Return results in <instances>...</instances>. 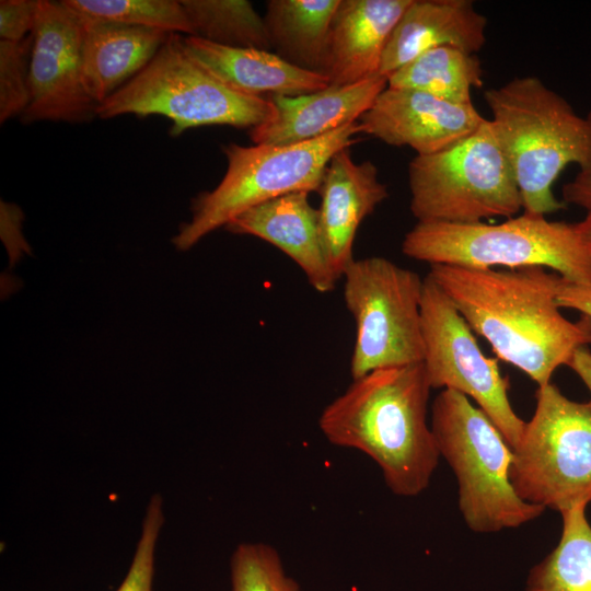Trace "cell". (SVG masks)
I'll return each instance as SVG.
<instances>
[{
	"instance_id": "obj_21",
	"label": "cell",
	"mask_w": 591,
	"mask_h": 591,
	"mask_svg": "<svg viewBox=\"0 0 591 591\" xmlns=\"http://www.w3.org/2000/svg\"><path fill=\"white\" fill-rule=\"evenodd\" d=\"M339 1H267L263 18L271 50L300 69L327 76L331 28Z\"/></svg>"
},
{
	"instance_id": "obj_20",
	"label": "cell",
	"mask_w": 591,
	"mask_h": 591,
	"mask_svg": "<svg viewBox=\"0 0 591 591\" xmlns=\"http://www.w3.org/2000/svg\"><path fill=\"white\" fill-rule=\"evenodd\" d=\"M78 14L82 27L84 84L97 105L138 74L171 34Z\"/></svg>"
},
{
	"instance_id": "obj_2",
	"label": "cell",
	"mask_w": 591,
	"mask_h": 591,
	"mask_svg": "<svg viewBox=\"0 0 591 591\" xmlns=\"http://www.w3.org/2000/svg\"><path fill=\"white\" fill-rule=\"evenodd\" d=\"M431 389L424 362L371 371L324 408L320 429L331 443L370 456L392 493L415 497L440 457L427 422Z\"/></svg>"
},
{
	"instance_id": "obj_18",
	"label": "cell",
	"mask_w": 591,
	"mask_h": 591,
	"mask_svg": "<svg viewBox=\"0 0 591 591\" xmlns=\"http://www.w3.org/2000/svg\"><path fill=\"white\" fill-rule=\"evenodd\" d=\"M412 0H340L331 28L327 77L346 85L379 74L392 31Z\"/></svg>"
},
{
	"instance_id": "obj_3",
	"label": "cell",
	"mask_w": 591,
	"mask_h": 591,
	"mask_svg": "<svg viewBox=\"0 0 591 591\" xmlns=\"http://www.w3.org/2000/svg\"><path fill=\"white\" fill-rule=\"evenodd\" d=\"M489 119L511 166L524 213L546 216L565 207L553 192L569 164L591 160V126L567 100L535 76L517 77L484 93Z\"/></svg>"
},
{
	"instance_id": "obj_27",
	"label": "cell",
	"mask_w": 591,
	"mask_h": 591,
	"mask_svg": "<svg viewBox=\"0 0 591 591\" xmlns=\"http://www.w3.org/2000/svg\"><path fill=\"white\" fill-rule=\"evenodd\" d=\"M33 33L21 42L0 39V123L22 116L30 103Z\"/></svg>"
},
{
	"instance_id": "obj_9",
	"label": "cell",
	"mask_w": 591,
	"mask_h": 591,
	"mask_svg": "<svg viewBox=\"0 0 591 591\" xmlns=\"http://www.w3.org/2000/svg\"><path fill=\"white\" fill-rule=\"evenodd\" d=\"M536 407L513 449L510 482L524 501L560 513L591 502V403L538 386Z\"/></svg>"
},
{
	"instance_id": "obj_23",
	"label": "cell",
	"mask_w": 591,
	"mask_h": 591,
	"mask_svg": "<svg viewBox=\"0 0 591 591\" xmlns=\"http://www.w3.org/2000/svg\"><path fill=\"white\" fill-rule=\"evenodd\" d=\"M587 506L561 512L557 546L528 577L526 591H591V524Z\"/></svg>"
},
{
	"instance_id": "obj_28",
	"label": "cell",
	"mask_w": 591,
	"mask_h": 591,
	"mask_svg": "<svg viewBox=\"0 0 591 591\" xmlns=\"http://www.w3.org/2000/svg\"><path fill=\"white\" fill-rule=\"evenodd\" d=\"M163 522V499L154 494L146 509L131 564L116 591H152L155 546Z\"/></svg>"
},
{
	"instance_id": "obj_31",
	"label": "cell",
	"mask_w": 591,
	"mask_h": 591,
	"mask_svg": "<svg viewBox=\"0 0 591 591\" xmlns=\"http://www.w3.org/2000/svg\"><path fill=\"white\" fill-rule=\"evenodd\" d=\"M591 126V112L587 116ZM563 199L565 204L579 206L591 210V160L579 169L573 179L564 185Z\"/></svg>"
},
{
	"instance_id": "obj_8",
	"label": "cell",
	"mask_w": 591,
	"mask_h": 591,
	"mask_svg": "<svg viewBox=\"0 0 591 591\" xmlns=\"http://www.w3.org/2000/svg\"><path fill=\"white\" fill-rule=\"evenodd\" d=\"M409 209L417 222L471 224L511 218L522 198L489 119L454 144L408 164Z\"/></svg>"
},
{
	"instance_id": "obj_15",
	"label": "cell",
	"mask_w": 591,
	"mask_h": 591,
	"mask_svg": "<svg viewBox=\"0 0 591 591\" xmlns=\"http://www.w3.org/2000/svg\"><path fill=\"white\" fill-rule=\"evenodd\" d=\"M387 86V78L375 74L346 85L299 96H271L275 114L250 130L254 144L288 146L321 138L356 123Z\"/></svg>"
},
{
	"instance_id": "obj_22",
	"label": "cell",
	"mask_w": 591,
	"mask_h": 591,
	"mask_svg": "<svg viewBox=\"0 0 591 591\" xmlns=\"http://www.w3.org/2000/svg\"><path fill=\"white\" fill-rule=\"evenodd\" d=\"M483 85L477 54L455 47L429 49L387 77V86L421 91L439 99L470 104L473 89Z\"/></svg>"
},
{
	"instance_id": "obj_5",
	"label": "cell",
	"mask_w": 591,
	"mask_h": 591,
	"mask_svg": "<svg viewBox=\"0 0 591 591\" xmlns=\"http://www.w3.org/2000/svg\"><path fill=\"white\" fill-rule=\"evenodd\" d=\"M358 121L321 138L288 146L230 142L222 146L228 167L220 183L193 199L192 219L172 239L185 252L245 210L294 192L318 190L331 159L361 140Z\"/></svg>"
},
{
	"instance_id": "obj_29",
	"label": "cell",
	"mask_w": 591,
	"mask_h": 591,
	"mask_svg": "<svg viewBox=\"0 0 591 591\" xmlns=\"http://www.w3.org/2000/svg\"><path fill=\"white\" fill-rule=\"evenodd\" d=\"M39 0L0 1V39L21 42L35 28Z\"/></svg>"
},
{
	"instance_id": "obj_7",
	"label": "cell",
	"mask_w": 591,
	"mask_h": 591,
	"mask_svg": "<svg viewBox=\"0 0 591 591\" xmlns=\"http://www.w3.org/2000/svg\"><path fill=\"white\" fill-rule=\"evenodd\" d=\"M127 114L162 115L176 137L211 125L251 130L273 118L275 105L223 83L186 51L183 36L171 33L151 61L97 106L101 119Z\"/></svg>"
},
{
	"instance_id": "obj_12",
	"label": "cell",
	"mask_w": 591,
	"mask_h": 591,
	"mask_svg": "<svg viewBox=\"0 0 591 591\" xmlns=\"http://www.w3.org/2000/svg\"><path fill=\"white\" fill-rule=\"evenodd\" d=\"M82 72V27L65 1L39 0L30 61V103L24 124H80L97 117Z\"/></svg>"
},
{
	"instance_id": "obj_26",
	"label": "cell",
	"mask_w": 591,
	"mask_h": 591,
	"mask_svg": "<svg viewBox=\"0 0 591 591\" xmlns=\"http://www.w3.org/2000/svg\"><path fill=\"white\" fill-rule=\"evenodd\" d=\"M231 591H301L283 569L278 552L270 545L241 543L231 564Z\"/></svg>"
},
{
	"instance_id": "obj_13",
	"label": "cell",
	"mask_w": 591,
	"mask_h": 591,
	"mask_svg": "<svg viewBox=\"0 0 591 591\" xmlns=\"http://www.w3.org/2000/svg\"><path fill=\"white\" fill-rule=\"evenodd\" d=\"M484 120L473 103L457 104L417 90L386 86L358 123L364 135L426 155L465 138Z\"/></svg>"
},
{
	"instance_id": "obj_30",
	"label": "cell",
	"mask_w": 591,
	"mask_h": 591,
	"mask_svg": "<svg viewBox=\"0 0 591 591\" xmlns=\"http://www.w3.org/2000/svg\"><path fill=\"white\" fill-rule=\"evenodd\" d=\"M557 302L559 308L571 309L581 314L591 325V286L572 283L563 278Z\"/></svg>"
},
{
	"instance_id": "obj_19",
	"label": "cell",
	"mask_w": 591,
	"mask_h": 591,
	"mask_svg": "<svg viewBox=\"0 0 591 591\" xmlns=\"http://www.w3.org/2000/svg\"><path fill=\"white\" fill-rule=\"evenodd\" d=\"M186 51L230 88L252 96H299L329 85L325 74L300 69L274 51L235 48L183 36Z\"/></svg>"
},
{
	"instance_id": "obj_11",
	"label": "cell",
	"mask_w": 591,
	"mask_h": 591,
	"mask_svg": "<svg viewBox=\"0 0 591 591\" xmlns=\"http://www.w3.org/2000/svg\"><path fill=\"white\" fill-rule=\"evenodd\" d=\"M421 328L422 362L431 387L474 399L513 450L525 421L511 406L509 380L501 374L497 359L483 354L470 325L429 275L424 278Z\"/></svg>"
},
{
	"instance_id": "obj_6",
	"label": "cell",
	"mask_w": 591,
	"mask_h": 591,
	"mask_svg": "<svg viewBox=\"0 0 591 591\" xmlns=\"http://www.w3.org/2000/svg\"><path fill=\"white\" fill-rule=\"evenodd\" d=\"M431 430L440 456L459 484V508L475 533L518 528L544 512L522 500L510 482L513 450L490 418L467 396L443 390L431 409Z\"/></svg>"
},
{
	"instance_id": "obj_4",
	"label": "cell",
	"mask_w": 591,
	"mask_h": 591,
	"mask_svg": "<svg viewBox=\"0 0 591 591\" xmlns=\"http://www.w3.org/2000/svg\"><path fill=\"white\" fill-rule=\"evenodd\" d=\"M402 252L430 265L474 269L544 267L564 279L591 286V255L576 223L522 213L500 223L417 222Z\"/></svg>"
},
{
	"instance_id": "obj_10",
	"label": "cell",
	"mask_w": 591,
	"mask_h": 591,
	"mask_svg": "<svg viewBox=\"0 0 591 591\" xmlns=\"http://www.w3.org/2000/svg\"><path fill=\"white\" fill-rule=\"evenodd\" d=\"M344 300L356 323L352 379L424 361V279L384 257L355 259L345 270Z\"/></svg>"
},
{
	"instance_id": "obj_14",
	"label": "cell",
	"mask_w": 591,
	"mask_h": 591,
	"mask_svg": "<svg viewBox=\"0 0 591 591\" xmlns=\"http://www.w3.org/2000/svg\"><path fill=\"white\" fill-rule=\"evenodd\" d=\"M317 192L323 245L331 270L338 280L355 260L352 246L359 225L389 193L379 179L375 164L355 162L348 149L331 159Z\"/></svg>"
},
{
	"instance_id": "obj_33",
	"label": "cell",
	"mask_w": 591,
	"mask_h": 591,
	"mask_svg": "<svg viewBox=\"0 0 591 591\" xmlns=\"http://www.w3.org/2000/svg\"><path fill=\"white\" fill-rule=\"evenodd\" d=\"M579 237L591 255V210L587 211L586 217L576 223Z\"/></svg>"
},
{
	"instance_id": "obj_17",
	"label": "cell",
	"mask_w": 591,
	"mask_h": 591,
	"mask_svg": "<svg viewBox=\"0 0 591 591\" xmlns=\"http://www.w3.org/2000/svg\"><path fill=\"white\" fill-rule=\"evenodd\" d=\"M487 19L471 0H412L384 49L379 74L389 77L422 53L451 46L477 54Z\"/></svg>"
},
{
	"instance_id": "obj_16",
	"label": "cell",
	"mask_w": 591,
	"mask_h": 591,
	"mask_svg": "<svg viewBox=\"0 0 591 591\" xmlns=\"http://www.w3.org/2000/svg\"><path fill=\"white\" fill-rule=\"evenodd\" d=\"M308 192L289 193L254 206L233 218L224 228L241 235L262 239L288 255L318 292L335 288L337 279L325 254L318 210Z\"/></svg>"
},
{
	"instance_id": "obj_25",
	"label": "cell",
	"mask_w": 591,
	"mask_h": 591,
	"mask_svg": "<svg viewBox=\"0 0 591 591\" xmlns=\"http://www.w3.org/2000/svg\"><path fill=\"white\" fill-rule=\"evenodd\" d=\"M76 12L126 26L194 36L181 0H63Z\"/></svg>"
},
{
	"instance_id": "obj_24",
	"label": "cell",
	"mask_w": 591,
	"mask_h": 591,
	"mask_svg": "<svg viewBox=\"0 0 591 591\" xmlns=\"http://www.w3.org/2000/svg\"><path fill=\"white\" fill-rule=\"evenodd\" d=\"M194 36L213 44L271 51L264 18L246 0H181Z\"/></svg>"
},
{
	"instance_id": "obj_32",
	"label": "cell",
	"mask_w": 591,
	"mask_h": 591,
	"mask_svg": "<svg viewBox=\"0 0 591 591\" xmlns=\"http://www.w3.org/2000/svg\"><path fill=\"white\" fill-rule=\"evenodd\" d=\"M568 367L581 379L591 395V350L588 346L575 351ZM589 402L591 403V399Z\"/></svg>"
},
{
	"instance_id": "obj_1",
	"label": "cell",
	"mask_w": 591,
	"mask_h": 591,
	"mask_svg": "<svg viewBox=\"0 0 591 591\" xmlns=\"http://www.w3.org/2000/svg\"><path fill=\"white\" fill-rule=\"evenodd\" d=\"M472 331L496 356L538 386L548 384L575 351L591 344V325L566 318L557 302L563 281L544 267L508 270L430 265L428 274Z\"/></svg>"
}]
</instances>
